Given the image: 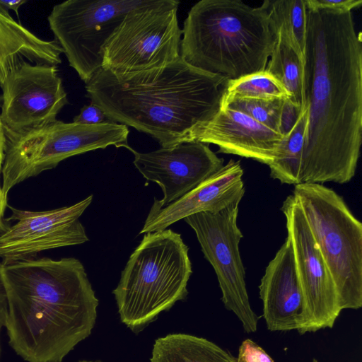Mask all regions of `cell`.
I'll return each instance as SVG.
<instances>
[{
    "label": "cell",
    "instance_id": "obj_28",
    "mask_svg": "<svg viewBox=\"0 0 362 362\" xmlns=\"http://www.w3.org/2000/svg\"><path fill=\"white\" fill-rule=\"evenodd\" d=\"M311 5L337 11H351L362 5L361 0H308Z\"/></svg>",
    "mask_w": 362,
    "mask_h": 362
},
{
    "label": "cell",
    "instance_id": "obj_2",
    "mask_svg": "<svg viewBox=\"0 0 362 362\" xmlns=\"http://www.w3.org/2000/svg\"><path fill=\"white\" fill-rule=\"evenodd\" d=\"M8 344L27 362H62L94 327L98 299L74 257L0 262Z\"/></svg>",
    "mask_w": 362,
    "mask_h": 362
},
{
    "label": "cell",
    "instance_id": "obj_4",
    "mask_svg": "<svg viewBox=\"0 0 362 362\" xmlns=\"http://www.w3.org/2000/svg\"><path fill=\"white\" fill-rule=\"evenodd\" d=\"M182 30L180 57L228 81L264 71L276 39L265 10L240 0L197 2Z\"/></svg>",
    "mask_w": 362,
    "mask_h": 362
},
{
    "label": "cell",
    "instance_id": "obj_21",
    "mask_svg": "<svg viewBox=\"0 0 362 362\" xmlns=\"http://www.w3.org/2000/svg\"><path fill=\"white\" fill-rule=\"evenodd\" d=\"M261 6L267 12L276 34L282 33L304 59L307 34L306 0H265Z\"/></svg>",
    "mask_w": 362,
    "mask_h": 362
},
{
    "label": "cell",
    "instance_id": "obj_22",
    "mask_svg": "<svg viewBox=\"0 0 362 362\" xmlns=\"http://www.w3.org/2000/svg\"><path fill=\"white\" fill-rule=\"evenodd\" d=\"M307 122L308 107L289 134L284 137L276 156L268 165L271 177L279 180L281 184L295 186L300 183L299 176Z\"/></svg>",
    "mask_w": 362,
    "mask_h": 362
},
{
    "label": "cell",
    "instance_id": "obj_31",
    "mask_svg": "<svg viewBox=\"0 0 362 362\" xmlns=\"http://www.w3.org/2000/svg\"><path fill=\"white\" fill-rule=\"evenodd\" d=\"M6 144V130L4 124L1 121V119L0 117V173H1V170L5 158Z\"/></svg>",
    "mask_w": 362,
    "mask_h": 362
},
{
    "label": "cell",
    "instance_id": "obj_24",
    "mask_svg": "<svg viewBox=\"0 0 362 362\" xmlns=\"http://www.w3.org/2000/svg\"><path fill=\"white\" fill-rule=\"evenodd\" d=\"M284 100L233 98L224 103L221 108L229 107L242 112L260 124L278 132Z\"/></svg>",
    "mask_w": 362,
    "mask_h": 362
},
{
    "label": "cell",
    "instance_id": "obj_23",
    "mask_svg": "<svg viewBox=\"0 0 362 362\" xmlns=\"http://www.w3.org/2000/svg\"><path fill=\"white\" fill-rule=\"evenodd\" d=\"M233 98L288 99L289 94L274 76L264 70L229 81L223 104Z\"/></svg>",
    "mask_w": 362,
    "mask_h": 362
},
{
    "label": "cell",
    "instance_id": "obj_15",
    "mask_svg": "<svg viewBox=\"0 0 362 362\" xmlns=\"http://www.w3.org/2000/svg\"><path fill=\"white\" fill-rule=\"evenodd\" d=\"M284 137L246 114L221 108L207 122L199 126L189 141L214 144L218 153L233 154L269 165L276 156Z\"/></svg>",
    "mask_w": 362,
    "mask_h": 362
},
{
    "label": "cell",
    "instance_id": "obj_32",
    "mask_svg": "<svg viewBox=\"0 0 362 362\" xmlns=\"http://www.w3.org/2000/svg\"><path fill=\"white\" fill-rule=\"evenodd\" d=\"M8 206L7 196H6L2 191L1 185H0V231L3 232L6 226L4 222V214L6 207Z\"/></svg>",
    "mask_w": 362,
    "mask_h": 362
},
{
    "label": "cell",
    "instance_id": "obj_25",
    "mask_svg": "<svg viewBox=\"0 0 362 362\" xmlns=\"http://www.w3.org/2000/svg\"><path fill=\"white\" fill-rule=\"evenodd\" d=\"M307 107L302 109L291 103L287 98L284 100L278 130L283 137L289 134Z\"/></svg>",
    "mask_w": 362,
    "mask_h": 362
},
{
    "label": "cell",
    "instance_id": "obj_27",
    "mask_svg": "<svg viewBox=\"0 0 362 362\" xmlns=\"http://www.w3.org/2000/svg\"><path fill=\"white\" fill-rule=\"evenodd\" d=\"M108 121L102 109L91 102L81 107L79 114L73 119L74 122L85 125H96Z\"/></svg>",
    "mask_w": 362,
    "mask_h": 362
},
{
    "label": "cell",
    "instance_id": "obj_12",
    "mask_svg": "<svg viewBox=\"0 0 362 362\" xmlns=\"http://www.w3.org/2000/svg\"><path fill=\"white\" fill-rule=\"evenodd\" d=\"M0 117L6 132L20 133L57 120L69 103L57 66L23 62L1 86Z\"/></svg>",
    "mask_w": 362,
    "mask_h": 362
},
{
    "label": "cell",
    "instance_id": "obj_14",
    "mask_svg": "<svg viewBox=\"0 0 362 362\" xmlns=\"http://www.w3.org/2000/svg\"><path fill=\"white\" fill-rule=\"evenodd\" d=\"M133 163L143 177L158 184L161 199L153 204L163 207L180 199L224 165L209 146L199 141L183 142L149 152H138L130 147Z\"/></svg>",
    "mask_w": 362,
    "mask_h": 362
},
{
    "label": "cell",
    "instance_id": "obj_10",
    "mask_svg": "<svg viewBox=\"0 0 362 362\" xmlns=\"http://www.w3.org/2000/svg\"><path fill=\"white\" fill-rule=\"evenodd\" d=\"M240 202L217 213H197L184 218L194 230L204 257L213 267L225 308L233 312L247 333L257 331L258 317L251 308L239 245Z\"/></svg>",
    "mask_w": 362,
    "mask_h": 362
},
{
    "label": "cell",
    "instance_id": "obj_17",
    "mask_svg": "<svg viewBox=\"0 0 362 362\" xmlns=\"http://www.w3.org/2000/svg\"><path fill=\"white\" fill-rule=\"evenodd\" d=\"M259 289L267 329L272 332L297 329L303 297L288 236L267 266Z\"/></svg>",
    "mask_w": 362,
    "mask_h": 362
},
{
    "label": "cell",
    "instance_id": "obj_5",
    "mask_svg": "<svg viewBox=\"0 0 362 362\" xmlns=\"http://www.w3.org/2000/svg\"><path fill=\"white\" fill-rule=\"evenodd\" d=\"M192 272L189 247L180 233H144L112 291L121 321L132 330L144 328L185 298Z\"/></svg>",
    "mask_w": 362,
    "mask_h": 362
},
{
    "label": "cell",
    "instance_id": "obj_11",
    "mask_svg": "<svg viewBox=\"0 0 362 362\" xmlns=\"http://www.w3.org/2000/svg\"><path fill=\"white\" fill-rule=\"evenodd\" d=\"M281 210L286 218L303 297L297 330L303 334L332 328L341 311L333 279L293 194L286 198Z\"/></svg>",
    "mask_w": 362,
    "mask_h": 362
},
{
    "label": "cell",
    "instance_id": "obj_13",
    "mask_svg": "<svg viewBox=\"0 0 362 362\" xmlns=\"http://www.w3.org/2000/svg\"><path fill=\"white\" fill-rule=\"evenodd\" d=\"M93 195L67 206L48 211H26L10 207L6 219L13 223L0 234L1 261L33 258L51 249L77 245L89 240L79 218L93 201Z\"/></svg>",
    "mask_w": 362,
    "mask_h": 362
},
{
    "label": "cell",
    "instance_id": "obj_1",
    "mask_svg": "<svg viewBox=\"0 0 362 362\" xmlns=\"http://www.w3.org/2000/svg\"><path fill=\"white\" fill-rule=\"evenodd\" d=\"M307 5L308 122L299 184H345L362 143V38L351 11Z\"/></svg>",
    "mask_w": 362,
    "mask_h": 362
},
{
    "label": "cell",
    "instance_id": "obj_18",
    "mask_svg": "<svg viewBox=\"0 0 362 362\" xmlns=\"http://www.w3.org/2000/svg\"><path fill=\"white\" fill-rule=\"evenodd\" d=\"M63 50L57 40H44L0 12V86L23 62L57 66Z\"/></svg>",
    "mask_w": 362,
    "mask_h": 362
},
{
    "label": "cell",
    "instance_id": "obj_3",
    "mask_svg": "<svg viewBox=\"0 0 362 362\" xmlns=\"http://www.w3.org/2000/svg\"><path fill=\"white\" fill-rule=\"evenodd\" d=\"M228 81L180 57L161 69L123 77L100 69L85 88L86 96L110 121L170 147L189 142L191 134L216 115Z\"/></svg>",
    "mask_w": 362,
    "mask_h": 362
},
{
    "label": "cell",
    "instance_id": "obj_16",
    "mask_svg": "<svg viewBox=\"0 0 362 362\" xmlns=\"http://www.w3.org/2000/svg\"><path fill=\"white\" fill-rule=\"evenodd\" d=\"M243 169L230 159L215 174L177 201L163 207L152 204L139 234L167 229L170 225L197 213H217L245 194Z\"/></svg>",
    "mask_w": 362,
    "mask_h": 362
},
{
    "label": "cell",
    "instance_id": "obj_9",
    "mask_svg": "<svg viewBox=\"0 0 362 362\" xmlns=\"http://www.w3.org/2000/svg\"><path fill=\"white\" fill-rule=\"evenodd\" d=\"M146 0H68L47 20L69 66L86 83L103 66L102 49L124 16Z\"/></svg>",
    "mask_w": 362,
    "mask_h": 362
},
{
    "label": "cell",
    "instance_id": "obj_30",
    "mask_svg": "<svg viewBox=\"0 0 362 362\" xmlns=\"http://www.w3.org/2000/svg\"><path fill=\"white\" fill-rule=\"evenodd\" d=\"M26 0H10L2 1L0 0V12L2 13L10 16L8 13L9 10L13 11L18 16V9L25 3Z\"/></svg>",
    "mask_w": 362,
    "mask_h": 362
},
{
    "label": "cell",
    "instance_id": "obj_8",
    "mask_svg": "<svg viewBox=\"0 0 362 362\" xmlns=\"http://www.w3.org/2000/svg\"><path fill=\"white\" fill-rule=\"evenodd\" d=\"M175 0H146L124 17L102 49V69L117 77L161 69L180 57Z\"/></svg>",
    "mask_w": 362,
    "mask_h": 362
},
{
    "label": "cell",
    "instance_id": "obj_20",
    "mask_svg": "<svg viewBox=\"0 0 362 362\" xmlns=\"http://www.w3.org/2000/svg\"><path fill=\"white\" fill-rule=\"evenodd\" d=\"M276 43L266 69L274 76L289 94L288 99L293 105L305 109L304 59L291 47L281 33L276 34Z\"/></svg>",
    "mask_w": 362,
    "mask_h": 362
},
{
    "label": "cell",
    "instance_id": "obj_26",
    "mask_svg": "<svg viewBox=\"0 0 362 362\" xmlns=\"http://www.w3.org/2000/svg\"><path fill=\"white\" fill-rule=\"evenodd\" d=\"M236 359L237 362H274L261 346L250 339L241 343Z\"/></svg>",
    "mask_w": 362,
    "mask_h": 362
},
{
    "label": "cell",
    "instance_id": "obj_19",
    "mask_svg": "<svg viewBox=\"0 0 362 362\" xmlns=\"http://www.w3.org/2000/svg\"><path fill=\"white\" fill-rule=\"evenodd\" d=\"M151 362H237V359L208 339L179 333L155 341Z\"/></svg>",
    "mask_w": 362,
    "mask_h": 362
},
{
    "label": "cell",
    "instance_id": "obj_6",
    "mask_svg": "<svg viewBox=\"0 0 362 362\" xmlns=\"http://www.w3.org/2000/svg\"><path fill=\"white\" fill-rule=\"evenodd\" d=\"M293 195L333 279L341 310L360 308L362 223L344 199L322 184L296 185Z\"/></svg>",
    "mask_w": 362,
    "mask_h": 362
},
{
    "label": "cell",
    "instance_id": "obj_33",
    "mask_svg": "<svg viewBox=\"0 0 362 362\" xmlns=\"http://www.w3.org/2000/svg\"><path fill=\"white\" fill-rule=\"evenodd\" d=\"M80 362H100V361H80Z\"/></svg>",
    "mask_w": 362,
    "mask_h": 362
},
{
    "label": "cell",
    "instance_id": "obj_29",
    "mask_svg": "<svg viewBox=\"0 0 362 362\" xmlns=\"http://www.w3.org/2000/svg\"><path fill=\"white\" fill-rule=\"evenodd\" d=\"M8 317V302L6 291L0 278V333L1 329L6 327ZM1 353V346H0Z\"/></svg>",
    "mask_w": 362,
    "mask_h": 362
},
{
    "label": "cell",
    "instance_id": "obj_7",
    "mask_svg": "<svg viewBox=\"0 0 362 362\" xmlns=\"http://www.w3.org/2000/svg\"><path fill=\"white\" fill-rule=\"evenodd\" d=\"M128 127L112 121L96 125L56 120L20 133L6 132L5 158L1 170L3 193L62 160L109 146L130 148Z\"/></svg>",
    "mask_w": 362,
    "mask_h": 362
}]
</instances>
